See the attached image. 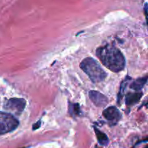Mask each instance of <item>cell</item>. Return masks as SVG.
<instances>
[{
    "instance_id": "1",
    "label": "cell",
    "mask_w": 148,
    "mask_h": 148,
    "mask_svg": "<svg viewBox=\"0 0 148 148\" xmlns=\"http://www.w3.org/2000/svg\"><path fill=\"white\" fill-rule=\"evenodd\" d=\"M95 53L103 64L112 72L117 73L124 70L126 66L125 57L116 46L111 44L100 46Z\"/></svg>"
},
{
    "instance_id": "2",
    "label": "cell",
    "mask_w": 148,
    "mask_h": 148,
    "mask_svg": "<svg viewBox=\"0 0 148 148\" xmlns=\"http://www.w3.org/2000/svg\"><path fill=\"white\" fill-rule=\"evenodd\" d=\"M79 66L93 83L102 82L107 77L106 72L93 58L87 57L84 59L81 62Z\"/></svg>"
},
{
    "instance_id": "3",
    "label": "cell",
    "mask_w": 148,
    "mask_h": 148,
    "mask_svg": "<svg viewBox=\"0 0 148 148\" xmlns=\"http://www.w3.org/2000/svg\"><path fill=\"white\" fill-rule=\"evenodd\" d=\"M18 120L10 113L0 111V135L10 133L18 127Z\"/></svg>"
},
{
    "instance_id": "4",
    "label": "cell",
    "mask_w": 148,
    "mask_h": 148,
    "mask_svg": "<svg viewBox=\"0 0 148 148\" xmlns=\"http://www.w3.org/2000/svg\"><path fill=\"white\" fill-rule=\"evenodd\" d=\"M26 106V101L24 98H12L6 99L3 104V108L10 111L12 115L20 116Z\"/></svg>"
},
{
    "instance_id": "5",
    "label": "cell",
    "mask_w": 148,
    "mask_h": 148,
    "mask_svg": "<svg viewBox=\"0 0 148 148\" xmlns=\"http://www.w3.org/2000/svg\"><path fill=\"white\" fill-rule=\"evenodd\" d=\"M103 116L109 122L110 126H115L121 119V114L116 106H109L103 111Z\"/></svg>"
},
{
    "instance_id": "6",
    "label": "cell",
    "mask_w": 148,
    "mask_h": 148,
    "mask_svg": "<svg viewBox=\"0 0 148 148\" xmlns=\"http://www.w3.org/2000/svg\"><path fill=\"white\" fill-rule=\"evenodd\" d=\"M89 98L94 105L100 108L105 107L108 103V98L99 91L90 90L89 92Z\"/></svg>"
},
{
    "instance_id": "7",
    "label": "cell",
    "mask_w": 148,
    "mask_h": 148,
    "mask_svg": "<svg viewBox=\"0 0 148 148\" xmlns=\"http://www.w3.org/2000/svg\"><path fill=\"white\" fill-rule=\"evenodd\" d=\"M143 95V93L142 92H128L125 97L126 105L128 107L133 106L140 101Z\"/></svg>"
},
{
    "instance_id": "8",
    "label": "cell",
    "mask_w": 148,
    "mask_h": 148,
    "mask_svg": "<svg viewBox=\"0 0 148 148\" xmlns=\"http://www.w3.org/2000/svg\"><path fill=\"white\" fill-rule=\"evenodd\" d=\"M147 82V76L143 77L138 78L133 81L130 85V88L132 90H134L135 92H141L142 89L144 88L145 85H146Z\"/></svg>"
},
{
    "instance_id": "9",
    "label": "cell",
    "mask_w": 148,
    "mask_h": 148,
    "mask_svg": "<svg viewBox=\"0 0 148 148\" xmlns=\"http://www.w3.org/2000/svg\"><path fill=\"white\" fill-rule=\"evenodd\" d=\"M132 80V78L130 76L127 75L125 78L124 79V80L121 82V85L119 87V90L118 96H117V104L120 105L121 102V100L124 98V95H125V90L127 89V87L128 86L129 82Z\"/></svg>"
},
{
    "instance_id": "10",
    "label": "cell",
    "mask_w": 148,
    "mask_h": 148,
    "mask_svg": "<svg viewBox=\"0 0 148 148\" xmlns=\"http://www.w3.org/2000/svg\"><path fill=\"white\" fill-rule=\"evenodd\" d=\"M94 131H95V135H96L97 140H98V143L102 146L108 145V143H109V139H108V136L105 133L98 130V128H96L95 127H94Z\"/></svg>"
},
{
    "instance_id": "11",
    "label": "cell",
    "mask_w": 148,
    "mask_h": 148,
    "mask_svg": "<svg viewBox=\"0 0 148 148\" xmlns=\"http://www.w3.org/2000/svg\"><path fill=\"white\" fill-rule=\"evenodd\" d=\"M68 112L69 114L72 116L73 118H76V117L81 116V109L80 106L77 103H71L70 101L69 102V109H68Z\"/></svg>"
},
{
    "instance_id": "12",
    "label": "cell",
    "mask_w": 148,
    "mask_h": 148,
    "mask_svg": "<svg viewBox=\"0 0 148 148\" xmlns=\"http://www.w3.org/2000/svg\"><path fill=\"white\" fill-rule=\"evenodd\" d=\"M40 124H41V121H40V120H39V121H38L36 123V124H34L33 125V130H36L38 128H40Z\"/></svg>"
},
{
    "instance_id": "13",
    "label": "cell",
    "mask_w": 148,
    "mask_h": 148,
    "mask_svg": "<svg viewBox=\"0 0 148 148\" xmlns=\"http://www.w3.org/2000/svg\"><path fill=\"white\" fill-rule=\"evenodd\" d=\"M145 16H147V4H145Z\"/></svg>"
},
{
    "instance_id": "14",
    "label": "cell",
    "mask_w": 148,
    "mask_h": 148,
    "mask_svg": "<svg viewBox=\"0 0 148 148\" xmlns=\"http://www.w3.org/2000/svg\"><path fill=\"white\" fill-rule=\"evenodd\" d=\"M95 148H101V147H98V146H95Z\"/></svg>"
},
{
    "instance_id": "15",
    "label": "cell",
    "mask_w": 148,
    "mask_h": 148,
    "mask_svg": "<svg viewBox=\"0 0 148 148\" xmlns=\"http://www.w3.org/2000/svg\"><path fill=\"white\" fill-rule=\"evenodd\" d=\"M145 148H148V146H147V145H146L145 147Z\"/></svg>"
},
{
    "instance_id": "16",
    "label": "cell",
    "mask_w": 148,
    "mask_h": 148,
    "mask_svg": "<svg viewBox=\"0 0 148 148\" xmlns=\"http://www.w3.org/2000/svg\"><path fill=\"white\" fill-rule=\"evenodd\" d=\"M21 148H27V147H21Z\"/></svg>"
}]
</instances>
